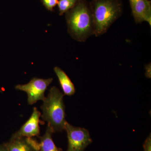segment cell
<instances>
[{
	"mask_svg": "<svg viewBox=\"0 0 151 151\" xmlns=\"http://www.w3.org/2000/svg\"><path fill=\"white\" fill-rule=\"evenodd\" d=\"M68 32L75 40L84 42L94 35V24L90 2L79 0L65 13Z\"/></svg>",
	"mask_w": 151,
	"mask_h": 151,
	"instance_id": "cell-1",
	"label": "cell"
},
{
	"mask_svg": "<svg viewBox=\"0 0 151 151\" xmlns=\"http://www.w3.org/2000/svg\"><path fill=\"white\" fill-rule=\"evenodd\" d=\"M94 24V35L105 33L113 23L122 16V0H92L90 2Z\"/></svg>",
	"mask_w": 151,
	"mask_h": 151,
	"instance_id": "cell-2",
	"label": "cell"
},
{
	"mask_svg": "<svg viewBox=\"0 0 151 151\" xmlns=\"http://www.w3.org/2000/svg\"><path fill=\"white\" fill-rule=\"evenodd\" d=\"M64 94L55 86L50 88L47 97L43 100L41 107V116L44 121L47 123L53 133L65 130V106L63 103Z\"/></svg>",
	"mask_w": 151,
	"mask_h": 151,
	"instance_id": "cell-3",
	"label": "cell"
},
{
	"mask_svg": "<svg viewBox=\"0 0 151 151\" xmlns=\"http://www.w3.org/2000/svg\"><path fill=\"white\" fill-rule=\"evenodd\" d=\"M52 80V78L43 79L35 77L27 84L16 85L15 89L26 92L28 103L32 105L39 100H44L45 98V92Z\"/></svg>",
	"mask_w": 151,
	"mask_h": 151,
	"instance_id": "cell-4",
	"label": "cell"
},
{
	"mask_svg": "<svg viewBox=\"0 0 151 151\" xmlns=\"http://www.w3.org/2000/svg\"><path fill=\"white\" fill-rule=\"evenodd\" d=\"M65 130L68 139L67 151H84L92 142L86 129L73 127L66 122Z\"/></svg>",
	"mask_w": 151,
	"mask_h": 151,
	"instance_id": "cell-5",
	"label": "cell"
},
{
	"mask_svg": "<svg viewBox=\"0 0 151 151\" xmlns=\"http://www.w3.org/2000/svg\"><path fill=\"white\" fill-rule=\"evenodd\" d=\"M132 15L136 24L147 22L151 26V1L129 0Z\"/></svg>",
	"mask_w": 151,
	"mask_h": 151,
	"instance_id": "cell-6",
	"label": "cell"
},
{
	"mask_svg": "<svg viewBox=\"0 0 151 151\" xmlns=\"http://www.w3.org/2000/svg\"><path fill=\"white\" fill-rule=\"evenodd\" d=\"M41 113L38 111L36 107L33 108V111L29 119L26 122L18 132H16L12 136L11 139L27 137H32L39 136L40 133L39 123Z\"/></svg>",
	"mask_w": 151,
	"mask_h": 151,
	"instance_id": "cell-7",
	"label": "cell"
},
{
	"mask_svg": "<svg viewBox=\"0 0 151 151\" xmlns=\"http://www.w3.org/2000/svg\"><path fill=\"white\" fill-rule=\"evenodd\" d=\"M5 144L9 151H40V143L32 137L11 138Z\"/></svg>",
	"mask_w": 151,
	"mask_h": 151,
	"instance_id": "cell-8",
	"label": "cell"
},
{
	"mask_svg": "<svg viewBox=\"0 0 151 151\" xmlns=\"http://www.w3.org/2000/svg\"><path fill=\"white\" fill-rule=\"evenodd\" d=\"M54 70L64 94L68 96L73 95L75 92V86L66 73L58 67H55Z\"/></svg>",
	"mask_w": 151,
	"mask_h": 151,
	"instance_id": "cell-9",
	"label": "cell"
},
{
	"mask_svg": "<svg viewBox=\"0 0 151 151\" xmlns=\"http://www.w3.org/2000/svg\"><path fill=\"white\" fill-rule=\"evenodd\" d=\"M53 132L50 127L47 126L46 132L40 139V151H62V149L57 147L52 140V135Z\"/></svg>",
	"mask_w": 151,
	"mask_h": 151,
	"instance_id": "cell-10",
	"label": "cell"
},
{
	"mask_svg": "<svg viewBox=\"0 0 151 151\" xmlns=\"http://www.w3.org/2000/svg\"><path fill=\"white\" fill-rule=\"evenodd\" d=\"M79 0H58V11L60 15H63L70 9L73 8Z\"/></svg>",
	"mask_w": 151,
	"mask_h": 151,
	"instance_id": "cell-11",
	"label": "cell"
},
{
	"mask_svg": "<svg viewBox=\"0 0 151 151\" xmlns=\"http://www.w3.org/2000/svg\"><path fill=\"white\" fill-rule=\"evenodd\" d=\"M42 4L47 10L52 12L58 4V0H41Z\"/></svg>",
	"mask_w": 151,
	"mask_h": 151,
	"instance_id": "cell-12",
	"label": "cell"
},
{
	"mask_svg": "<svg viewBox=\"0 0 151 151\" xmlns=\"http://www.w3.org/2000/svg\"><path fill=\"white\" fill-rule=\"evenodd\" d=\"M144 151H151V134L146 139L143 145Z\"/></svg>",
	"mask_w": 151,
	"mask_h": 151,
	"instance_id": "cell-13",
	"label": "cell"
},
{
	"mask_svg": "<svg viewBox=\"0 0 151 151\" xmlns=\"http://www.w3.org/2000/svg\"><path fill=\"white\" fill-rule=\"evenodd\" d=\"M151 63H149L145 66V76L146 77L148 78H151Z\"/></svg>",
	"mask_w": 151,
	"mask_h": 151,
	"instance_id": "cell-14",
	"label": "cell"
},
{
	"mask_svg": "<svg viewBox=\"0 0 151 151\" xmlns=\"http://www.w3.org/2000/svg\"><path fill=\"white\" fill-rule=\"evenodd\" d=\"M0 151H9L5 144L0 145Z\"/></svg>",
	"mask_w": 151,
	"mask_h": 151,
	"instance_id": "cell-15",
	"label": "cell"
}]
</instances>
